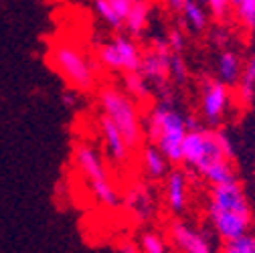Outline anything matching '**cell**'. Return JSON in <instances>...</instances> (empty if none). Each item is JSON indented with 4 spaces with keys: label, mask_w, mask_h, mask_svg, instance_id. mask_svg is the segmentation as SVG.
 <instances>
[{
    "label": "cell",
    "mask_w": 255,
    "mask_h": 253,
    "mask_svg": "<svg viewBox=\"0 0 255 253\" xmlns=\"http://www.w3.org/2000/svg\"><path fill=\"white\" fill-rule=\"evenodd\" d=\"M188 132L186 116H182L172 104H156L144 120V136L150 144L158 146L170 162H182V144Z\"/></svg>",
    "instance_id": "6da1fadb"
},
{
    "label": "cell",
    "mask_w": 255,
    "mask_h": 253,
    "mask_svg": "<svg viewBox=\"0 0 255 253\" xmlns=\"http://www.w3.org/2000/svg\"><path fill=\"white\" fill-rule=\"evenodd\" d=\"M100 106L104 116L120 128L128 146L132 150L140 148L144 140V122L140 120L138 106L130 93L120 87H104L100 91Z\"/></svg>",
    "instance_id": "7a4b0ae2"
},
{
    "label": "cell",
    "mask_w": 255,
    "mask_h": 253,
    "mask_svg": "<svg viewBox=\"0 0 255 253\" xmlns=\"http://www.w3.org/2000/svg\"><path fill=\"white\" fill-rule=\"evenodd\" d=\"M73 158H75L77 168L87 178L95 201H100L106 207H116L120 203L118 188L110 180V174L106 170V164L102 160V156L98 154V150L91 148L89 144H77Z\"/></svg>",
    "instance_id": "3957f363"
},
{
    "label": "cell",
    "mask_w": 255,
    "mask_h": 253,
    "mask_svg": "<svg viewBox=\"0 0 255 253\" xmlns=\"http://www.w3.org/2000/svg\"><path fill=\"white\" fill-rule=\"evenodd\" d=\"M51 67L77 91H89L95 83L91 61L71 45H57L49 53Z\"/></svg>",
    "instance_id": "277c9868"
},
{
    "label": "cell",
    "mask_w": 255,
    "mask_h": 253,
    "mask_svg": "<svg viewBox=\"0 0 255 253\" xmlns=\"http://www.w3.org/2000/svg\"><path fill=\"white\" fill-rule=\"evenodd\" d=\"M221 158H227V156L221 150L217 130H207L203 126H199V128L186 132L184 144H182V162L188 168L203 174V170L209 164H213L215 160H221Z\"/></svg>",
    "instance_id": "5b68a950"
},
{
    "label": "cell",
    "mask_w": 255,
    "mask_h": 253,
    "mask_svg": "<svg viewBox=\"0 0 255 253\" xmlns=\"http://www.w3.org/2000/svg\"><path fill=\"white\" fill-rule=\"evenodd\" d=\"M98 59L110 71L132 73V71L140 69L142 51L130 35H126V37L120 35V37H114L112 41L104 43L98 49Z\"/></svg>",
    "instance_id": "8992f818"
},
{
    "label": "cell",
    "mask_w": 255,
    "mask_h": 253,
    "mask_svg": "<svg viewBox=\"0 0 255 253\" xmlns=\"http://www.w3.org/2000/svg\"><path fill=\"white\" fill-rule=\"evenodd\" d=\"M233 104L231 85L223 83L219 77H205L201 83V114L209 126H219L227 118Z\"/></svg>",
    "instance_id": "52a82bcc"
},
{
    "label": "cell",
    "mask_w": 255,
    "mask_h": 253,
    "mask_svg": "<svg viewBox=\"0 0 255 253\" xmlns=\"http://www.w3.org/2000/svg\"><path fill=\"white\" fill-rule=\"evenodd\" d=\"M170 59H172V49L168 47L166 39L154 41L152 49L142 53L140 61V73L148 83H164L166 77H170Z\"/></svg>",
    "instance_id": "ba28073f"
},
{
    "label": "cell",
    "mask_w": 255,
    "mask_h": 253,
    "mask_svg": "<svg viewBox=\"0 0 255 253\" xmlns=\"http://www.w3.org/2000/svg\"><path fill=\"white\" fill-rule=\"evenodd\" d=\"M209 209L229 211V213H239V215H253L251 205L247 201V195H245L243 186L239 184L237 178H231V180L221 182V184H213Z\"/></svg>",
    "instance_id": "9c48e42d"
},
{
    "label": "cell",
    "mask_w": 255,
    "mask_h": 253,
    "mask_svg": "<svg viewBox=\"0 0 255 253\" xmlns=\"http://www.w3.org/2000/svg\"><path fill=\"white\" fill-rule=\"evenodd\" d=\"M168 239L172 243V249L182 253H211L213 241L207 233L195 229L193 225L184 223V221H174L168 227Z\"/></svg>",
    "instance_id": "30bf717a"
},
{
    "label": "cell",
    "mask_w": 255,
    "mask_h": 253,
    "mask_svg": "<svg viewBox=\"0 0 255 253\" xmlns=\"http://www.w3.org/2000/svg\"><path fill=\"white\" fill-rule=\"evenodd\" d=\"M100 130H102V138H104V146H106L108 156L112 158L116 164H126L128 160H130L132 148L128 146V142H126L124 134L120 132V128L108 116L102 114V118H100Z\"/></svg>",
    "instance_id": "8fae6325"
},
{
    "label": "cell",
    "mask_w": 255,
    "mask_h": 253,
    "mask_svg": "<svg viewBox=\"0 0 255 253\" xmlns=\"http://www.w3.org/2000/svg\"><path fill=\"white\" fill-rule=\"evenodd\" d=\"M164 199L170 213L180 215L188 203V178L182 170H170L164 182Z\"/></svg>",
    "instance_id": "7c38bea8"
},
{
    "label": "cell",
    "mask_w": 255,
    "mask_h": 253,
    "mask_svg": "<svg viewBox=\"0 0 255 253\" xmlns=\"http://www.w3.org/2000/svg\"><path fill=\"white\" fill-rule=\"evenodd\" d=\"M126 209L130 211L138 221H148L154 213V201L148 191V186L142 182H136L128 188L126 193Z\"/></svg>",
    "instance_id": "4fadbf2b"
},
{
    "label": "cell",
    "mask_w": 255,
    "mask_h": 253,
    "mask_svg": "<svg viewBox=\"0 0 255 253\" xmlns=\"http://www.w3.org/2000/svg\"><path fill=\"white\" fill-rule=\"evenodd\" d=\"M243 71V61L235 51H221L217 57V77L231 87L237 85Z\"/></svg>",
    "instance_id": "5bb4252c"
},
{
    "label": "cell",
    "mask_w": 255,
    "mask_h": 253,
    "mask_svg": "<svg viewBox=\"0 0 255 253\" xmlns=\"http://www.w3.org/2000/svg\"><path fill=\"white\" fill-rule=\"evenodd\" d=\"M168 162L170 160L154 144H150V146H146L142 150V168H144V172L152 180L166 178V174H168Z\"/></svg>",
    "instance_id": "9a60e30c"
},
{
    "label": "cell",
    "mask_w": 255,
    "mask_h": 253,
    "mask_svg": "<svg viewBox=\"0 0 255 253\" xmlns=\"http://www.w3.org/2000/svg\"><path fill=\"white\" fill-rule=\"evenodd\" d=\"M148 18H150V2L148 0H134V4L130 6V10H128L124 18V26L128 30V35L140 37L148 26Z\"/></svg>",
    "instance_id": "2e32d148"
},
{
    "label": "cell",
    "mask_w": 255,
    "mask_h": 253,
    "mask_svg": "<svg viewBox=\"0 0 255 253\" xmlns=\"http://www.w3.org/2000/svg\"><path fill=\"white\" fill-rule=\"evenodd\" d=\"M237 100L241 106L249 108L255 100V55L249 57L245 63H243V71H241V77L237 81Z\"/></svg>",
    "instance_id": "e0dca14e"
},
{
    "label": "cell",
    "mask_w": 255,
    "mask_h": 253,
    "mask_svg": "<svg viewBox=\"0 0 255 253\" xmlns=\"http://www.w3.org/2000/svg\"><path fill=\"white\" fill-rule=\"evenodd\" d=\"M186 26L195 33H201V30L207 28L209 24V16H207V10H205V4L199 2V0H186L182 10H180Z\"/></svg>",
    "instance_id": "ac0fdd59"
},
{
    "label": "cell",
    "mask_w": 255,
    "mask_h": 253,
    "mask_svg": "<svg viewBox=\"0 0 255 253\" xmlns=\"http://www.w3.org/2000/svg\"><path fill=\"white\" fill-rule=\"evenodd\" d=\"M203 176L211 184H221V182H227V180L235 178L233 160H229V158H221V160H215L213 164H209L203 170Z\"/></svg>",
    "instance_id": "d6986e66"
},
{
    "label": "cell",
    "mask_w": 255,
    "mask_h": 253,
    "mask_svg": "<svg viewBox=\"0 0 255 253\" xmlns=\"http://www.w3.org/2000/svg\"><path fill=\"white\" fill-rule=\"evenodd\" d=\"M126 75V91L130 93L134 100H146L150 96V87L148 81L144 79V75L140 71H132V73H124Z\"/></svg>",
    "instance_id": "ffe728a7"
},
{
    "label": "cell",
    "mask_w": 255,
    "mask_h": 253,
    "mask_svg": "<svg viewBox=\"0 0 255 253\" xmlns=\"http://www.w3.org/2000/svg\"><path fill=\"white\" fill-rule=\"evenodd\" d=\"M138 249L144 251V253H164V251H168V241L160 233L146 231V233L140 235Z\"/></svg>",
    "instance_id": "44dd1931"
},
{
    "label": "cell",
    "mask_w": 255,
    "mask_h": 253,
    "mask_svg": "<svg viewBox=\"0 0 255 253\" xmlns=\"http://www.w3.org/2000/svg\"><path fill=\"white\" fill-rule=\"evenodd\" d=\"M225 253H255V233H243L231 241H225L221 247Z\"/></svg>",
    "instance_id": "7402d4cb"
},
{
    "label": "cell",
    "mask_w": 255,
    "mask_h": 253,
    "mask_svg": "<svg viewBox=\"0 0 255 253\" xmlns=\"http://www.w3.org/2000/svg\"><path fill=\"white\" fill-rule=\"evenodd\" d=\"M95 12L98 16L112 28H122L124 26V18L118 14V10L110 4V0H95Z\"/></svg>",
    "instance_id": "603a6c76"
},
{
    "label": "cell",
    "mask_w": 255,
    "mask_h": 253,
    "mask_svg": "<svg viewBox=\"0 0 255 253\" xmlns=\"http://www.w3.org/2000/svg\"><path fill=\"white\" fill-rule=\"evenodd\" d=\"M233 10L247 30H255V0H241L233 6Z\"/></svg>",
    "instance_id": "cb8c5ba5"
},
{
    "label": "cell",
    "mask_w": 255,
    "mask_h": 253,
    "mask_svg": "<svg viewBox=\"0 0 255 253\" xmlns=\"http://www.w3.org/2000/svg\"><path fill=\"white\" fill-rule=\"evenodd\" d=\"M211 10V14L217 18V20H225L231 10H233V4H231V0H207L205 2Z\"/></svg>",
    "instance_id": "d4e9b609"
},
{
    "label": "cell",
    "mask_w": 255,
    "mask_h": 253,
    "mask_svg": "<svg viewBox=\"0 0 255 253\" xmlns=\"http://www.w3.org/2000/svg\"><path fill=\"white\" fill-rule=\"evenodd\" d=\"M170 77L176 83H184L186 77H188V69L184 65V59L180 57V53H172V59H170Z\"/></svg>",
    "instance_id": "484cf974"
},
{
    "label": "cell",
    "mask_w": 255,
    "mask_h": 253,
    "mask_svg": "<svg viewBox=\"0 0 255 253\" xmlns=\"http://www.w3.org/2000/svg\"><path fill=\"white\" fill-rule=\"evenodd\" d=\"M166 43L172 49V53H182V49L186 45V39H184V35L180 33L178 28H170L168 30V37H166Z\"/></svg>",
    "instance_id": "4316f807"
},
{
    "label": "cell",
    "mask_w": 255,
    "mask_h": 253,
    "mask_svg": "<svg viewBox=\"0 0 255 253\" xmlns=\"http://www.w3.org/2000/svg\"><path fill=\"white\" fill-rule=\"evenodd\" d=\"M217 136H219V144H221V150H223V154H225L227 158H235V148H233V142H231V138L225 134V132H221V130H217Z\"/></svg>",
    "instance_id": "83f0119b"
},
{
    "label": "cell",
    "mask_w": 255,
    "mask_h": 253,
    "mask_svg": "<svg viewBox=\"0 0 255 253\" xmlns=\"http://www.w3.org/2000/svg\"><path fill=\"white\" fill-rule=\"evenodd\" d=\"M110 4L118 10V14H120L122 18H126L128 10H130V6L134 4V0H110Z\"/></svg>",
    "instance_id": "f1b7e54d"
},
{
    "label": "cell",
    "mask_w": 255,
    "mask_h": 253,
    "mask_svg": "<svg viewBox=\"0 0 255 253\" xmlns=\"http://www.w3.org/2000/svg\"><path fill=\"white\" fill-rule=\"evenodd\" d=\"M184 2H186V0H166V4H168V8L172 12H180L182 6H184Z\"/></svg>",
    "instance_id": "f546056e"
},
{
    "label": "cell",
    "mask_w": 255,
    "mask_h": 253,
    "mask_svg": "<svg viewBox=\"0 0 255 253\" xmlns=\"http://www.w3.org/2000/svg\"><path fill=\"white\" fill-rule=\"evenodd\" d=\"M215 41H217V45H225L227 43V33L225 30H215Z\"/></svg>",
    "instance_id": "4dcf8cb0"
},
{
    "label": "cell",
    "mask_w": 255,
    "mask_h": 253,
    "mask_svg": "<svg viewBox=\"0 0 255 253\" xmlns=\"http://www.w3.org/2000/svg\"><path fill=\"white\" fill-rule=\"evenodd\" d=\"M251 229H253V231H255V213H253V215H251Z\"/></svg>",
    "instance_id": "1f68e13d"
},
{
    "label": "cell",
    "mask_w": 255,
    "mask_h": 253,
    "mask_svg": "<svg viewBox=\"0 0 255 253\" xmlns=\"http://www.w3.org/2000/svg\"><path fill=\"white\" fill-rule=\"evenodd\" d=\"M239 2H241V0H231V4H233V6H235V4H239Z\"/></svg>",
    "instance_id": "d6a6232c"
},
{
    "label": "cell",
    "mask_w": 255,
    "mask_h": 253,
    "mask_svg": "<svg viewBox=\"0 0 255 253\" xmlns=\"http://www.w3.org/2000/svg\"><path fill=\"white\" fill-rule=\"evenodd\" d=\"M199 2H203V4H205V2H207V0H199Z\"/></svg>",
    "instance_id": "836d02e7"
}]
</instances>
